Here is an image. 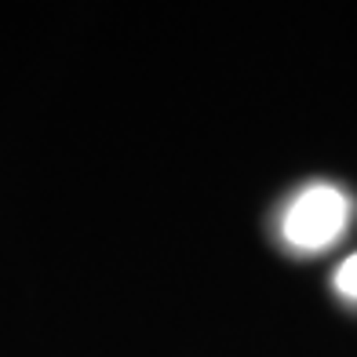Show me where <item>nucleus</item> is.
I'll return each instance as SVG.
<instances>
[{
	"label": "nucleus",
	"mask_w": 357,
	"mask_h": 357,
	"mask_svg": "<svg viewBox=\"0 0 357 357\" xmlns=\"http://www.w3.org/2000/svg\"><path fill=\"white\" fill-rule=\"evenodd\" d=\"M350 226V197L339 186L314 183L288 204L281 234L296 252H324Z\"/></svg>",
	"instance_id": "nucleus-1"
},
{
	"label": "nucleus",
	"mask_w": 357,
	"mask_h": 357,
	"mask_svg": "<svg viewBox=\"0 0 357 357\" xmlns=\"http://www.w3.org/2000/svg\"><path fill=\"white\" fill-rule=\"evenodd\" d=\"M335 291H339V296H347V299H354V303H357V252L347 259L343 266L335 270Z\"/></svg>",
	"instance_id": "nucleus-2"
}]
</instances>
